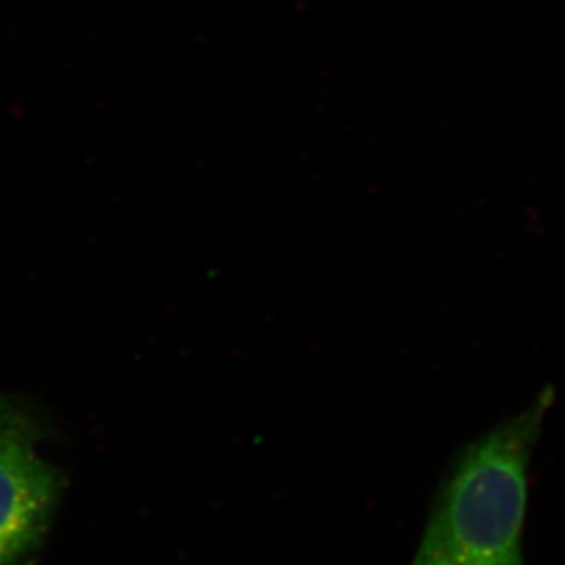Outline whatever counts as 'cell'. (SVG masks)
<instances>
[{"instance_id":"6da1fadb","label":"cell","mask_w":565,"mask_h":565,"mask_svg":"<svg viewBox=\"0 0 565 565\" xmlns=\"http://www.w3.org/2000/svg\"><path fill=\"white\" fill-rule=\"evenodd\" d=\"M544 414L534 406L468 446L412 565H523L529 465Z\"/></svg>"},{"instance_id":"7a4b0ae2","label":"cell","mask_w":565,"mask_h":565,"mask_svg":"<svg viewBox=\"0 0 565 565\" xmlns=\"http://www.w3.org/2000/svg\"><path fill=\"white\" fill-rule=\"evenodd\" d=\"M63 478L32 445L30 428L0 431V565L32 553L60 505Z\"/></svg>"},{"instance_id":"3957f363","label":"cell","mask_w":565,"mask_h":565,"mask_svg":"<svg viewBox=\"0 0 565 565\" xmlns=\"http://www.w3.org/2000/svg\"><path fill=\"white\" fill-rule=\"evenodd\" d=\"M28 426L26 412L15 398L0 395V431Z\"/></svg>"}]
</instances>
